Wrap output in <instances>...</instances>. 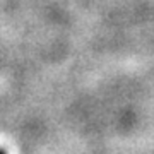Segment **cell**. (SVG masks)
Segmentation results:
<instances>
[{"label":"cell","instance_id":"1","mask_svg":"<svg viewBox=\"0 0 154 154\" xmlns=\"http://www.w3.org/2000/svg\"><path fill=\"white\" fill-rule=\"evenodd\" d=\"M0 154H5V151H2V149H0Z\"/></svg>","mask_w":154,"mask_h":154}]
</instances>
